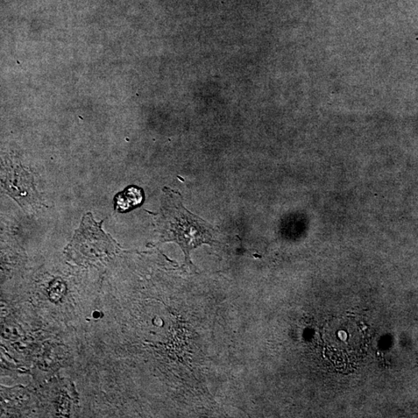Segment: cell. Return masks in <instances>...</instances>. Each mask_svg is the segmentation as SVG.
Instances as JSON below:
<instances>
[{"label":"cell","mask_w":418,"mask_h":418,"mask_svg":"<svg viewBox=\"0 0 418 418\" xmlns=\"http://www.w3.org/2000/svg\"><path fill=\"white\" fill-rule=\"evenodd\" d=\"M160 214L157 218V231L160 243L178 244L186 256V264L195 271L191 260V251L203 244H218L214 226L191 214L182 204L179 193L165 188Z\"/></svg>","instance_id":"6da1fadb"},{"label":"cell","mask_w":418,"mask_h":418,"mask_svg":"<svg viewBox=\"0 0 418 418\" xmlns=\"http://www.w3.org/2000/svg\"><path fill=\"white\" fill-rule=\"evenodd\" d=\"M102 223L94 221L91 214L83 218L80 229L77 230L68 249L70 253L80 255L84 261H96L110 257L117 249L116 242L101 229Z\"/></svg>","instance_id":"7a4b0ae2"},{"label":"cell","mask_w":418,"mask_h":418,"mask_svg":"<svg viewBox=\"0 0 418 418\" xmlns=\"http://www.w3.org/2000/svg\"><path fill=\"white\" fill-rule=\"evenodd\" d=\"M2 186L21 207H40L41 202L31 174L20 162L5 157L2 161Z\"/></svg>","instance_id":"3957f363"},{"label":"cell","mask_w":418,"mask_h":418,"mask_svg":"<svg viewBox=\"0 0 418 418\" xmlns=\"http://www.w3.org/2000/svg\"><path fill=\"white\" fill-rule=\"evenodd\" d=\"M144 190L134 186L127 187L114 197V209L120 214L136 209L144 201Z\"/></svg>","instance_id":"277c9868"}]
</instances>
